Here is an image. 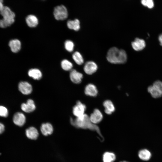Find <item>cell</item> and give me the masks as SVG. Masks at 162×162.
Returning <instances> with one entry per match:
<instances>
[{"label": "cell", "mask_w": 162, "mask_h": 162, "mask_svg": "<svg viewBox=\"0 0 162 162\" xmlns=\"http://www.w3.org/2000/svg\"><path fill=\"white\" fill-rule=\"evenodd\" d=\"M53 14L55 19L58 20H63L66 19L68 15L67 9L65 6L62 5L55 8Z\"/></svg>", "instance_id": "5b68a950"}, {"label": "cell", "mask_w": 162, "mask_h": 162, "mask_svg": "<svg viewBox=\"0 0 162 162\" xmlns=\"http://www.w3.org/2000/svg\"><path fill=\"white\" fill-rule=\"evenodd\" d=\"M72 58L75 62L78 65H80L83 63L84 60L82 56L78 52H75L73 54Z\"/></svg>", "instance_id": "cb8c5ba5"}, {"label": "cell", "mask_w": 162, "mask_h": 162, "mask_svg": "<svg viewBox=\"0 0 162 162\" xmlns=\"http://www.w3.org/2000/svg\"><path fill=\"white\" fill-rule=\"evenodd\" d=\"M86 109V105L80 101H78L73 107V113L76 117H79L85 114Z\"/></svg>", "instance_id": "8992f818"}, {"label": "cell", "mask_w": 162, "mask_h": 162, "mask_svg": "<svg viewBox=\"0 0 162 162\" xmlns=\"http://www.w3.org/2000/svg\"><path fill=\"white\" fill-rule=\"evenodd\" d=\"M26 23L30 27H35L38 23V20L37 17L34 15L31 14L27 16L26 19Z\"/></svg>", "instance_id": "ac0fdd59"}, {"label": "cell", "mask_w": 162, "mask_h": 162, "mask_svg": "<svg viewBox=\"0 0 162 162\" xmlns=\"http://www.w3.org/2000/svg\"><path fill=\"white\" fill-rule=\"evenodd\" d=\"M3 2V0H0V11L2 10L4 7Z\"/></svg>", "instance_id": "f546056e"}, {"label": "cell", "mask_w": 162, "mask_h": 162, "mask_svg": "<svg viewBox=\"0 0 162 162\" xmlns=\"http://www.w3.org/2000/svg\"><path fill=\"white\" fill-rule=\"evenodd\" d=\"M8 45L11 51L14 53H17L21 49V43L20 41L17 39L10 40Z\"/></svg>", "instance_id": "5bb4252c"}, {"label": "cell", "mask_w": 162, "mask_h": 162, "mask_svg": "<svg viewBox=\"0 0 162 162\" xmlns=\"http://www.w3.org/2000/svg\"><path fill=\"white\" fill-rule=\"evenodd\" d=\"M116 159L115 154L110 152H105L103 156V162H113Z\"/></svg>", "instance_id": "603a6c76"}, {"label": "cell", "mask_w": 162, "mask_h": 162, "mask_svg": "<svg viewBox=\"0 0 162 162\" xmlns=\"http://www.w3.org/2000/svg\"><path fill=\"white\" fill-rule=\"evenodd\" d=\"M92 122L96 124L100 122L103 118V115L101 112L98 109H95L93 112L89 117Z\"/></svg>", "instance_id": "7c38bea8"}, {"label": "cell", "mask_w": 162, "mask_h": 162, "mask_svg": "<svg viewBox=\"0 0 162 162\" xmlns=\"http://www.w3.org/2000/svg\"><path fill=\"white\" fill-rule=\"evenodd\" d=\"M61 66L64 70L69 71L71 70L73 67V65L71 62L67 59L63 60L61 62Z\"/></svg>", "instance_id": "d4e9b609"}, {"label": "cell", "mask_w": 162, "mask_h": 162, "mask_svg": "<svg viewBox=\"0 0 162 162\" xmlns=\"http://www.w3.org/2000/svg\"><path fill=\"white\" fill-rule=\"evenodd\" d=\"M106 58L108 61L111 63L123 64L127 61V55L124 50L112 47L108 51Z\"/></svg>", "instance_id": "7a4b0ae2"}, {"label": "cell", "mask_w": 162, "mask_h": 162, "mask_svg": "<svg viewBox=\"0 0 162 162\" xmlns=\"http://www.w3.org/2000/svg\"><path fill=\"white\" fill-rule=\"evenodd\" d=\"M64 47L65 49L68 51L72 52L74 49V43L71 40H67L64 43Z\"/></svg>", "instance_id": "484cf974"}, {"label": "cell", "mask_w": 162, "mask_h": 162, "mask_svg": "<svg viewBox=\"0 0 162 162\" xmlns=\"http://www.w3.org/2000/svg\"><path fill=\"white\" fill-rule=\"evenodd\" d=\"M26 121V117L22 112H17L14 115L13 122L14 124L18 126H22L25 124Z\"/></svg>", "instance_id": "30bf717a"}, {"label": "cell", "mask_w": 162, "mask_h": 162, "mask_svg": "<svg viewBox=\"0 0 162 162\" xmlns=\"http://www.w3.org/2000/svg\"><path fill=\"white\" fill-rule=\"evenodd\" d=\"M40 131L44 135L47 136L52 134L53 128L52 125L49 123H43L40 127Z\"/></svg>", "instance_id": "2e32d148"}, {"label": "cell", "mask_w": 162, "mask_h": 162, "mask_svg": "<svg viewBox=\"0 0 162 162\" xmlns=\"http://www.w3.org/2000/svg\"><path fill=\"white\" fill-rule=\"evenodd\" d=\"M147 90L153 98L161 97L162 96V82L160 80L155 81L152 85L148 87Z\"/></svg>", "instance_id": "277c9868"}, {"label": "cell", "mask_w": 162, "mask_h": 162, "mask_svg": "<svg viewBox=\"0 0 162 162\" xmlns=\"http://www.w3.org/2000/svg\"><path fill=\"white\" fill-rule=\"evenodd\" d=\"M119 162H129L123 160V161H121Z\"/></svg>", "instance_id": "1f68e13d"}, {"label": "cell", "mask_w": 162, "mask_h": 162, "mask_svg": "<svg viewBox=\"0 0 162 162\" xmlns=\"http://www.w3.org/2000/svg\"><path fill=\"white\" fill-rule=\"evenodd\" d=\"M103 106L105 108V112L109 115L112 114L114 112L115 109L112 102L110 100H105L103 103Z\"/></svg>", "instance_id": "d6986e66"}, {"label": "cell", "mask_w": 162, "mask_h": 162, "mask_svg": "<svg viewBox=\"0 0 162 162\" xmlns=\"http://www.w3.org/2000/svg\"><path fill=\"white\" fill-rule=\"evenodd\" d=\"M0 14L3 16V18L0 19V27L6 28L10 26L14 22L15 14L8 7L4 6L0 11Z\"/></svg>", "instance_id": "3957f363"}, {"label": "cell", "mask_w": 162, "mask_h": 162, "mask_svg": "<svg viewBox=\"0 0 162 162\" xmlns=\"http://www.w3.org/2000/svg\"><path fill=\"white\" fill-rule=\"evenodd\" d=\"M4 126L3 124L0 122V134H2L4 130Z\"/></svg>", "instance_id": "f1b7e54d"}, {"label": "cell", "mask_w": 162, "mask_h": 162, "mask_svg": "<svg viewBox=\"0 0 162 162\" xmlns=\"http://www.w3.org/2000/svg\"><path fill=\"white\" fill-rule=\"evenodd\" d=\"M158 40L160 43V45L162 46V34L159 35L158 38Z\"/></svg>", "instance_id": "4dcf8cb0"}, {"label": "cell", "mask_w": 162, "mask_h": 162, "mask_svg": "<svg viewBox=\"0 0 162 162\" xmlns=\"http://www.w3.org/2000/svg\"><path fill=\"white\" fill-rule=\"evenodd\" d=\"M70 122L71 124L75 127L84 129H88L96 131L102 139H104L99 127L91 121L89 117L86 114L76 117L74 119L71 118Z\"/></svg>", "instance_id": "6da1fadb"}, {"label": "cell", "mask_w": 162, "mask_h": 162, "mask_svg": "<svg viewBox=\"0 0 162 162\" xmlns=\"http://www.w3.org/2000/svg\"><path fill=\"white\" fill-rule=\"evenodd\" d=\"M98 69L97 64L94 62L90 61L86 62L84 67V70L87 74L91 75L95 73Z\"/></svg>", "instance_id": "9c48e42d"}, {"label": "cell", "mask_w": 162, "mask_h": 162, "mask_svg": "<svg viewBox=\"0 0 162 162\" xmlns=\"http://www.w3.org/2000/svg\"><path fill=\"white\" fill-rule=\"evenodd\" d=\"M131 45L134 50L139 51L142 50L145 47L146 43L144 40L136 38L132 42Z\"/></svg>", "instance_id": "4fadbf2b"}, {"label": "cell", "mask_w": 162, "mask_h": 162, "mask_svg": "<svg viewBox=\"0 0 162 162\" xmlns=\"http://www.w3.org/2000/svg\"><path fill=\"white\" fill-rule=\"evenodd\" d=\"M26 134L28 138L33 140L36 139L39 135L38 130L33 127L28 128L26 130Z\"/></svg>", "instance_id": "e0dca14e"}, {"label": "cell", "mask_w": 162, "mask_h": 162, "mask_svg": "<svg viewBox=\"0 0 162 162\" xmlns=\"http://www.w3.org/2000/svg\"><path fill=\"white\" fill-rule=\"evenodd\" d=\"M28 75L35 80H39L42 77V73L39 69L32 68L28 72Z\"/></svg>", "instance_id": "44dd1931"}, {"label": "cell", "mask_w": 162, "mask_h": 162, "mask_svg": "<svg viewBox=\"0 0 162 162\" xmlns=\"http://www.w3.org/2000/svg\"><path fill=\"white\" fill-rule=\"evenodd\" d=\"M141 2L143 5L150 9L152 8L154 5L153 0H141Z\"/></svg>", "instance_id": "4316f807"}, {"label": "cell", "mask_w": 162, "mask_h": 162, "mask_svg": "<svg viewBox=\"0 0 162 162\" xmlns=\"http://www.w3.org/2000/svg\"><path fill=\"white\" fill-rule=\"evenodd\" d=\"M85 93L87 95L94 97L97 95L98 91L94 85L92 84H89L85 87Z\"/></svg>", "instance_id": "9a60e30c"}, {"label": "cell", "mask_w": 162, "mask_h": 162, "mask_svg": "<svg viewBox=\"0 0 162 162\" xmlns=\"http://www.w3.org/2000/svg\"><path fill=\"white\" fill-rule=\"evenodd\" d=\"M140 158L144 161H148L151 158L152 154L150 152L146 149L140 150L138 153Z\"/></svg>", "instance_id": "ffe728a7"}, {"label": "cell", "mask_w": 162, "mask_h": 162, "mask_svg": "<svg viewBox=\"0 0 162 162\" xmlns=\"http://www.w3.org/2000/svg\"><path fill=\"white\" fill-rule=\"evenodd\" d=\"M83 76L82 73L75 69L71 70L70 72V79L73 83L76 84H79L81 82Z\"/></svg>", "instance_id": "8fae6325"}, {"label": "cell", "mask_w": 162, "mask_h": 162, "mask_svg": "<svg viewBox=\"0 0 162 162\" xmlns=\"http://www.w3.org/2000/svg\"><path fill=\"white\" fill-rule=\"evenodd\" d=\"M36 106L34 101L32 99L27 100L26 103H22L21 105L22 110L27 113H30L34 111Z\"/></svg>", "instance_id": "ba28073f"}, {"label": "cell", "mask_w": 162, "mask_h": 162, "mask_svg": "<svg viewBox=\"0 0 162 162\" xmlns=\"http://www.w3.org/2000/svg\"><path fill=\"white\" fill-rule=\"evenodd\" d=\"M18 89L22 94L25 95L31 94L32 91V87L31 85L25 81L21 82L19 83Z\"/></svg>", "instance_id": "52a82bcc"}, {"label": "cell", "mask_w": 162, "mask_h": 162, "mask_svg": "<svg viewBox=\"0 0 162 162\" xmlns=\"http://www.w3.org/2000/svg\"><path fill=\"white\" fill-rule=\"evenodd\" d=\"M67 26L70 29L78 31L80 28V22L77 19L74 20H69L67 22Z\"/></svg>", "instance_id": "7402d4cb"}, {"label": "cell", "mask_w": 162, "mask_h": 162, "mask_svg": "<svg viewBox=\"0 0 162 162\" xmlns=\"http://www.w3.org/2000/svg\"><path fill=\"white\" fill-rule=\"evenodd\" d=\"M8 115V111L5 107L0 106V116L7 117Z\"/></svg>", "instance_id": "83f0119b"}]
</instances>
